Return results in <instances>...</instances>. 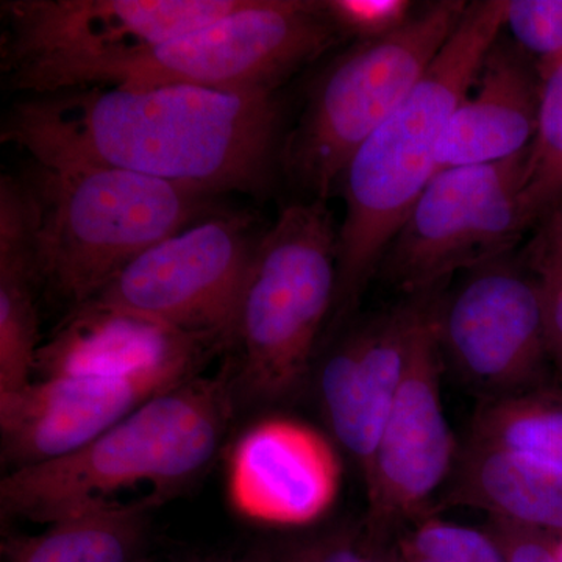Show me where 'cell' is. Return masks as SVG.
<instances>
[{
  "instance_id": "1",
  "label": "cell",
  "mask_w": 562,
  "mask_h": 562,
  "mask_svg": "<svg viewBox=\"0 0 562 562\" xmlns=\"http://www.w3.org/2000/svg\"><path fill=\"white\" fill-rule=\"evenodd\" d=\"M280 127L277 92L165 85L29 95L0 135L38 165L121 169L211 198L268 190Z\"/></svg>"
},
{
  "instance_id": "2",
  "label": "cell",
  "mask_w": 562,
  "mask_h": 562,
  "mask_svg": "<svg viewBox=\"0 0 562 562\" xmlns=\"http://www.w3.org/2000/svg\"><path fill=\"white\" fill-rule=\"evenodd\" d=\"M506 0L468 3L457 31L416 90L351 155L338 188V284L328 336L357 317L366 291L414 203L436 173L447 122L471 90L505 24Z\"/></svg>"
},
{
  "instance_id": "3",
  "label": "cell",
  "mask_w": 562,
  "mask_h": 562,
  "mask_svg": "<svg viewBox=\"0 0 562 562\" xmlns=\"http://www.w3.org/2000/svg\"><path fill=\"white\" fill-rule=\"evenodd\" d=\"M232 419L224 379L192 376L144 402L109 431L60 460L14 469L0 484L3 513L35 522L117 505L139 486L172 494L220 452Z\"/></svg>"
},
{
  "instance_id": "4",
  "label": "cell",
  "mask_w": 562,
  "mask_h": 562,
  "mask_svg": "<svg viewBox=\"0 0 562 562\" xmlns=\"http://www.w3.org/2000/svg\"><path fill=\"white\" fill-rule=\"evenodd\" d=\"M31 199L36 265L74 310L94 301L135 258L209 216V199L121 169L38 165L21 179Z\"/></svg>"
},
{
  "instance_id": "5",
  "label": "cell",
  "mask_w": 562,
  "mask_h": 562,
  "mask_svg": "<svg viewBox=\"0 0 562 562\" xmlns=\"http://www.w3.org/2000/svg\"><path fill=\"white\" fill-rule=\"evenodd\" d=\"M338 284V228L324 201L281 211L258 238L231 338L251 397L283 401L312 372Z\"/></svg>"
},
{
  "instance_id": "6",
  "label": "cell",
  "mask_w": 562,
  "mask_h": 562,
  "mask_svg": "<svg viewBox=\"0 0 562 562\" xmlns=\"http://www.w3.org/2000/svg\"><path fill=\"white\" fill-rule=\"evenodd\" d=\"M468 3H430L397 32L353 43L317 77L280 147L279 168L303 201H328L351 155L416 90Z\"/></svg>"
},
{
  "instance_id": "7",
  "label": "cell",
  "mask_w": 562,
  "mask_h": 562,
  "mask_svg": "<svg viewBox=\"0 0 562 562\" xmlns=\"http://www.w3.org/2000/svg\"><path fill=\"white\" fill-rule=\"evenodd\" d=\"M239 0H5L3 80L29 95L99 87L125 63L202 27Z\"/></svg>"
},
{
  "instance_id": "8",
  "label": "cell",
  "mask_w": 562,
  "mask_h": 562,
  "mask_svg": "<svg viewBox=\"0 0 562 562\" xmlns=\"http://www.w3.org/2000/svg\"><path fill=\"white\" fill-rule=\"evenodd\" d=\"M341 40L321 0H239L224 16L111 70L99 87L277 92Z\"/></svg>"
},
{
  "instance_id": "9",
  "label": "cell",
  "mask_w": 562,
  "mask_h": 562,
  "mask_svg": "<svg viewBox=\"0 0 562 562\" xmlns=\"http://www.w3.org/2000/svg\"><path fill=\"white\" fill-rule=\"evenodd\" d=\"M528 151L435 173L392 239L379 279L405 297L446 290L450 277L512 254L525 231Z\"/></svg>"
},
{
  "instance_id": "10",
  "label": "cell",
  "mask_w": 562,
  "mask_h": 562,
  "mask_svg": "<svg viewBox=\"0 0 562 562\" xmlns=\"http://www.w3.org/2000/svg\"><path fill=\"white\" fill-rule=\"evenodd\" d=\"M251 224L246 213L205 216L143 251L94 301L227 344L258 243Z\"/></svg>"
},
{
  "instance_id": "11",
  "label": "cell",
  "mask_w": 562,
  "mask_h": 562,
  "mask_svg": "<svg viewBox=\"0 0 562 562\" xmlns=\"http://www.w3.org/2000/svg\"><path fill=\"white\" fill-rule=\"evenodd\" d=\"M443 364L483 398L535 387L550 349L538 276L524 255H503L471 271L436 303Z\"/></svg>"
},
{
  "instance_id": "12",
  "label": "cell",
  "mask_w": 562,
  "mask_h": 562,
  "mask_svg": "<svg viewBox=\"0 0 562 562\" xmlns=\"http://www.w3.org/2000/svg\"><path fill=\"white\" fill-rule=\"evenodd\" d=\"M442 291L422 316L401 390L362 473L368 497L366 530L380 543L424 517L436 516V503L460 454L441 395L446 364L435 316Z\"/></svg>"
},
{
  "instance_id": "13",
  "label": "cell",
  "mask_w": 562,
  "mask_h": 562,
  "mask_svg": "<svg viewBox=\"0 0 562 562\" xmlns=\"http://www.w3.org/2000/svg\"><path fill=\"white\" fill-rule=\"evenodd\" d=\"M438 292L403 297L387 308L355 317L338 331L322 361L317 373L322 413L336 443L361 475L401 390L422 316Z\"/></svg>"
},
{
  "instance_id": "14",
  "label": "cell",
  "mask_w": 562,
  "mask_h": 562,
  "mask_svg": "<svg viewBox=\"0 0 562 562\" xmlns=\"http://www.w3.org/2000/svg\"><path fill=\"white\" fill-rule=\"evenodd\" d=\"M235 512L273 527H308L339 497L342 465L330 439L305 422L268 417L233 447L227 469Z\"/></svg>"
},
{
  "instance_id": "15",
  "label": "cell",
  "mask_w": 562,
  "mask_h": 562,
  "mask_svg": "<svg viewBox=\"0 0 562 562\" xmlns=\"http://www.w3.org/2000/svg\"><path fill=\"white\" fill-rule=\"evenodd\" d=\"M217 344L209 336L92 301L74 310L40 346L35 372L40 379L125 380L169 390L195 376L203 355Z\"/></svg>"
},
{
  "instance_id": "16",
  "label": "cell",
  "mask_w": 562,
  "mask_h": 562,
  "mask_svg": "<svg viewBox=\"0 0 562 562\" xmlns=\"http://www.w3.org/2000/svg\"><path fill=\"white\" fill-rule=\"evenodd\" d=\"M165 391L158 384L125 380H32L20 391L0 395L3 461L14 471L68 457Z\"/></svg>"
},
{
  "instance_id": "17",
  "label": "cell",
  "mask_w": 562,
  "mask_h": 562,
  "mask_svg": "<svg viewBox=\"0 0 562 562\" xmlns=\"http://www.w3.org/2000/svg\"><path fill=\"white\" fill-rule=\"evenodd\" d=\"M541 92L535 63L502 32L447 122L436 150V172L505 161L530 149Z\"/></svg>"
},
{
  "instance_id": "18",
  "label": "cell",
  "mask_w": 562,
  "mask_h": 562,
  "mask_svg": "<svg viewBox=\"0 0 562 562\" xmlns=\"http://www.w3.org/2000/svg\"><path fill=\"white\" fill-rule=\"evenodd\" d=\"M449 508L480 509L491 519L561 535L562 468L464 442L435 513Z\"/></svg>"
},
{
  "instance_id": "19",
  "label": "cell",
  "mask_w": 562,
  "mask_h": 562,
  "mask_svg": "<svg viewBox=\"0 0 562 562\" xmlns=\"http://www.w3.org/2000/svg\"><path fill=\"white\" fill-rule=\"evenodd\" d=\"M35 222L27 191L20 179L0 181V395L32 382L38 355L41 283L36 265Z\"/></svg>"
},
{
  "instance_id": "20",
  "label": "cell",
  "mask_w": 562,
  "mask_h": 562,
  "mask_svg": "<svg viewBox=\"0 0 562 562\" xmlns=\"http://www.w3.org/2000/svg\"><path fill=\"white\" fill-rule=\"evenodd\" d=\"M147 508L113 505L65 517L21 543L10 562H138L149 527Z\"/></svg>"
},
{
  "instance_id": "21",
  "label": "cell",
  "mask_w": 562,
  "mask_h": 562,
  "mask_svg": "<svg viewBox=\"0 0 562 562\" xmlns=\"http://www.w3.org/2000/svg\"><path fill=\"white\" fill-rule=\"evenodd\" d=\"M465 442L562 468V403L531 387L479 401Z\"/></svg>"
},
{
  "instance_id": "22",
  "label": "cell",
  "mask_w": 562,
  "mask_h": 562,
  "mask_svg": "<svg viewBox=\"0 0 562 562\" xmlns=\"http://www.w3.org/2000/svg\"><path fill=\"white\" fill-rule=\"evenodd\" d=\"M562 203V63L542 80L538 131L528 151L520 216L525 231L536 227Z\"/></svg>"
},
{
  "instance_id": "23",
  "label": "cell",
  "mask_w": 562,
  "mask_h": 562,
  "mask_svg": "<svg viewBox=\"0 0 562 562\" xmlns=\"http://www.w3.org/2000/svg\"><path fill=\"white\" fill-rule=\"evenodd\" d=\"M397 557L398 562H506L490 531L447 522L438 514L398 535Z\"/></svg>"
},
{
  "instance_id": "24",
  "label": "cell",
  "mask_w": 562,
  "mask_h": 562,
  "mask_svg": "<svg viewBox=\"0 0 562 562\" xmlns=\"http://www.w3.org/2000/svg\"><path fill=\"white\" fill-rule=\"evenodd\" d=\"M509 38L546 79L562 63V0H506Z\"/></svg>"
},
{
  "instance_id": "25",
  "label": "cell",
  "mask_w": 562,
  "mask_h": 562,
  "mask_svg": "<svg viewBox=\"0 0 562 562\" xmlns=\"http://www.w3.org/2000/svg\"><path fill=\"white\" fill-rule=\"evenodd\" d=\"M333 27L355 43L375 41L397 32L414 16L409 0H321Z\"/></svg>"
},
{
  "instance_id": "26",
  "label": "cell",
  "mask_w": 562,
  "mask_h": 562,
  "mask_svg": "<svg viewBox=\"0 0 562 562\" xmlns=\"http://www.w3.org/2000/svg\"><path fill=\"white\" fill-rule=\"evenodd\" d=\"M376 542L350 535H331L299 543L281 562H392Z\"/></svg>"
},
{
  "instance_id": "27",
  "label": "cell",
  "mask_w": 562,
  "mask_h": 562,
  "mask_svg": "<svg viewBox=\"0 0 562 562\" xmlns=\"http://www.w3.org/2000/svg\"><path fill=\"white\" fill-rule=\"evenodd\" d=\"M486 530L501 543L506 562H560L554 541L543 531L495 519Z\"/></svg>"
},
{
  "instance_id": "28",
  "label": "cell",
  "mask_w": 562,
  "mask_h": 562,
  "mask_svg": "<svg viewBox=\"0 0 562 562\" xmlns=\"http://www.w3.org/2000/svg\"><path fill=\"white\" fill-rule=\"evenodd\" d=\"M536 227L538 233L524 251L525 260L530 265L562 269V203L550 211Z\"/></svg>"
},
{
  "instance_id": "29",
  "label": "cell",
  "mask_w": 562,
  "mask_h": 562,
  "mask_svg": "<svg viewBox=\"0 0 562 562\" xmlns=\"http://www.w3.org/2000/svg\"><path fill=\"white\" fill-rule=\"evenodd\" d=\"M530 268L542 288L550 349L562 355V269L542 265H530Z\"/></svg>"
},
{
  "instance_id": "30",
  "label": "cell",
  "mask_w": 562,
  "mask_h": 562,
  "mask_svg": "<svg viewBox=\"0 0 562 562\" xmlns=\"http://www.w3.org/2000/svg\"><path fill=\"white\" fill-rule=\"evenodd\" d=\"M554 550H557V557L560 562H562V532L560 535V539L554 541Z\"/></svg>"
}]
</instances>
